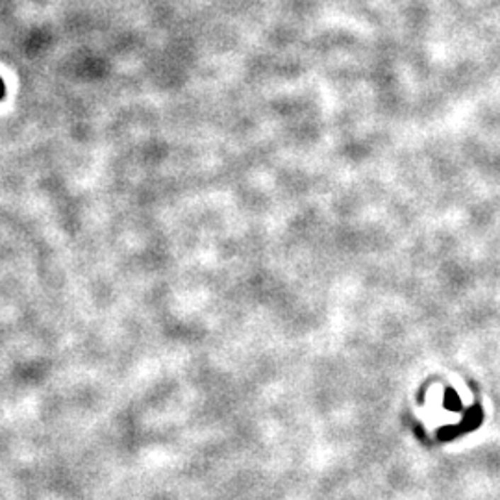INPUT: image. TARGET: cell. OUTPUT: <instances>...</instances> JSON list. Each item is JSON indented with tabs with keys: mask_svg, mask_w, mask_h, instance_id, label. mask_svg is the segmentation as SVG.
I'll return each mask as SVG.
<instances>
[{
	"mask_svg": "<svg viewBox=\"0 0 500 500\" xmlns=\"http://www.w3.org/2000/svg\"><path fill=\"white\" fill-rule=\"evenodd\" d=\"M2 96H4V82L0 80V98H2Z\"/></svg>",
	"mask_w": 500,
	"mask_h": 500,
	"instance_id": "1",
	"label": "cell"
}]
</instances>
